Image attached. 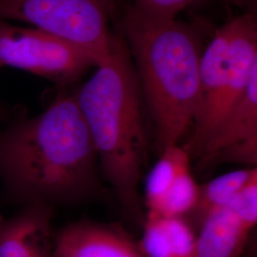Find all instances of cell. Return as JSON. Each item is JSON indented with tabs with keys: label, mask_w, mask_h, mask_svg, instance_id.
<instances>
[{
	"label": "cell",
	"mask_w": 257,
	"mask_h": 257,
	"mask_svg": "<svg viewBox=\"0 0 257 257\" xmlns=\"http://www.w3.org/2000/svg\"><path fill=\"white\" fill-rule=\"evenodd\" d=\"M100 169L74 94L0 132V177L23 206L75 204L102 193Z\"/></svg>",
	"instance_id": "cell-1"
},
{
	"label": "cell",
	"mask_w": 257,
	"mask_h": 257,
	"mask_svg": "<svg viewBox=\"0 0 257 257\" xmlns=\"http://www.w3.org/2000/svg\"><path fill=\"white\" fill-rule=\"evenodd\" d=\"M74 97L99 169L123 210L143 222L140 181L149 154L143 97L128 47L115 34L109 54Z\"/></svg>",
	"instance_id": "cell-2"
},
{
	"label": "cell",
	"mask_w": 257,
	"mask_h": 257,
	"mask_svg": "<svg viewBox=\"0 0 257 257\" xmlns=\"http://www.w3.org/2000/svg\"><path fill=\"white\" fill-rule=\"evenodd\" d=\"M160 153L180 145L193 128L200 98V40L192 26L153 17L133 5L121 21Z\"/></svg>",
	"instance_id": "cell-3"
},
{
	"label": "cell",
	"mask_w": 257,
	"mask_h": 257,
	"mask_svg": "<svg viewBox=\"0 0 257 257\" xmlns=\"http://www.w3.org/2000/svg\"><path fill=\"white\" fill-rule=\"evenodd\" d=\"M198 110L183 147L197 158L257 75V21L247 12L219 28L200 60Z\"/></svg>",
	"instance_id": "cell-4"
},
{
	"label": "cell",
	"mask_w": 257,
	"mask_h": 257,
	"mask_svg": "<svg viewBox=\"0 0 257 257\" xmlns=\"http://www.w3.org/2000/svg\"><path fill=\"white\" fill-rule=\"evenodd\" d=\"M114 0H0V20L26 22L95 56L109 54Z\"/></svg>",
	"instance_id": "cell-5"
},
{
	"label": "cell",
	"mask_w": 257,
	"mask_h": 257,
	"mask_svg": "<svg viewBox=\"0 0 257 257\" xmlns=\"http://www.w3.org/2000/svg\"><path fill=\"white\" fill-rule=\"evenodd\" d=\"M98 64L95 56L61 37L0 20V67L19 69L65 86Z\"/></svg>",
	"instance_id": "cell-6"
},
{
	"label": "cell",
	"mask_w": 257,
	"mask_h": 257,
	"mask_svg": "<svg viewBox=\"0 0 257 257\" xmlns=\"http://www.w3.org/2000/svg\"><path fill=\"white\" fill-rule=\"evenodd\" d=\"M225 163L256 167L257 75L196 158L198 172Z\"/></svg>",
	"instance_id": "cell-7"
},
{
	"label": "cell",
	"mask_w": 257,
	"mask_h": 257,
	"mask_svg": "<svg viewBox=\"0 0 257 257\" xmlns=\"http://www.w3.org/2000/svg\"><path fill=\"white\" fill-rule=\"evenodd\" d=\"M257 224V179L211 211L196 231L197 257H241Z\"/></svg>",
	"instance_id": "cell-8"
},
{
	"label": "cell",
	"mask_w": 257,
	"mask_h": 257,
	"mask_svg": "<svg viewBox=\"0 0 257 257\" xmlns=\"http://www.w3.org/2000/svg\"><path fill=\"white\" fill-rule=\"evenodd\" d=\"M54 253L56 257H146L123 230L90 221L72 223L60 230Z\"/></svg>",
	"instance_id": "cell-9"
},
{
	"label": "cell",
	"mask_w": 257,
	"mask_h": 257,
	"mask_svg": "<svg viewBox=\"0 0 257 257\" xmlns=\"http://www.w3.org/2000/svg\"><path fill=\"white\" fill-rule=\"evenodd\" d=\"M53 208L23 206L5 220L0 217V257H52L50 247Z\"/></svg>",
	"instance_id": "cell-10"
},
{
	"label": "cell",
	"mask_w": 257,
	"mask_h": 257,
	"mask_svg": "<svg viewBox=\"0 0 257 257\" xmlns=\"http://www.w3.org/2000/svg\"><path fill=\"white\" fill-rule=\"evenodd\" d=\"M138 246L146 257H197L196 231L184 217L146 213Z\"/></svg>",
	"instance_id": "cell-11"
},
{
	"label": "cell",
	"mask_w": 257,
	"mask_h": 257,
	"mask_svg": "<svg viewBox=\"0 0 257 257\" xmlns=\"http://www.w3.org/2000/svg\"><path fill=\"white\" fill-rule=\"evenodd\" d=\"M257 179L256 167L233 171L219 175L200 185L198 200L187 219L194 230L211 212L229 203L248 184Z\"/></svg>",
	"instance_id": "cell-12"
},
{
	"label": "cell",
	"mask_w": 257,
	"mask_h": 257,
	"mask_svg": "<svg viewBox=\"0 0 257 257\" xmlns=\"http://www.w3.org/2000/svg\"><path fill=\"white\" fill-rule=\"evenodd\" d=\"M159 159L149 172L145 182V207L155 211L177 177L191 169V156L181 145L162 150Z\"/></svg>",
	"instance_id": "cell-13"
},
{
	"label": "cell",
	"mask_w": 257,
	"mask_h": 257,
	"mask_svg": "<svg viewBox=\"0 0 257 257\" xmlns=\"http://www.w3.org/2000/svg\"><path fill=\"white\" fill-rule=\"evenodd\" d=\"M199 187L200 185L196 182L192 169H188L177 177L156 210L146 213L187 218L198 200Z\"/></svg>",
	"instance_id": "cell-14"
},
{
	"label": "cell",
	"mask_w": 257,
	"mask_h": 257,
	"mask_svg": "<svg viewBox=\"0 0 257 257\" xmlns=\"http://www.w3.org/2000/svg\"><path fill=\"white\" fill-rule=\"evenodd\" d=\"M204 0H133V6L153 17L175 19L184 10Z\"/></svg>",
	"instance_id": "cell-15"
},
{
	"label": "cell",
	"mask_w": 257,
	"mask_h": 257,
	"mask_svg": "<svg viewBox=\"0 0 257 257\" xmlns=\"http://www.w3.org/2000/svg\"><path fill=\"white\" fill-rule=\"evenodd\" d=\"M222 1L238 6L241 8H245L248 10V12H252V13H253V8H255L256 6V0H222Z\"/></svg>",
	"instance_id": "cell-16"
},
{
	"label": "cell",
	"mask_w": 257,
	"mask_h": 257,
	"mask_svg": "<svg viewBox=\"0 0 257 257\" xmlns=\"http://www.w3.org/2000/svg\"><path fill=\"white\" fill-rule=\"evenodd\" d=\"M1 116H2V110H1V108H0V118H1Z\"/></svg>",
	"instance_id": "cell-17"
},
{
	"label": "cell",
	"mask_w": 257,
	"mask_h": 257,
	"mask_svg": "<svg viewBox=\"0 0 257 257\" xmlns=\"http://www.w3.org/2000/svg\"><path fill=\"white\" fill-rule=\"evenodd\" d=\"M52 257H56V256H55V253H53V256H52Z\"/></svg>",
	"instance_id": "cell-18"
}]
</instances>
